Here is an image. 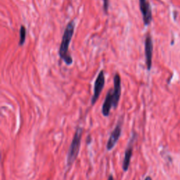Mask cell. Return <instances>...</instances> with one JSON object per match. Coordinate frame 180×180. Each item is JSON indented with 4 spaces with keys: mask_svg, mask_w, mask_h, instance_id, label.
Segmentation results:
<instances>
[{
    "mask_svg": "<svg viewBox=\"0 0 180 180\" xmlns=\"http://www.w3.org/2000/svg\"><path fill=\"white\" fill-rule=\"evenodd\" d=\"M145 180H152V179H151V177H146V179H145Z\"/></svg>",
    "mask_w": 180,
    "mask_h": 180,
    "instance_id": "obj_13",
    "label": "cell"
},
{
    "mask_svg": "<svg viewBox=\"0 0 180 180\" xmlns=\"http://www.w3.org/2000/svg\"><path fill=\"white\" fill-rule=\"evenodd\" d=\"M26 37V29L23 26H21L20 29V41H19V45H23Z\"/></svg>",
    "mask_w": 180,
    "mask_h": 180,
    "instance_id": "obj_10",
    "label": "cell"
},
{
    "mask_svg": "<svg viewBox=\"0 0 180 180\" xmlns=\"http://www.w3.org/2000/svg\"><path fill=\"white\" fill-rule=\"evenodd\" d=\"M75 21H71L67 25L62 37L61 43L59 49V56L67 65H71L73 62L72 56L69 53V46L74 34Z\"/></svg>",
    "mask_w": 180,
    "mask_h": 180,
    "instance_id": "obj_1",
    "label": "cell"
},
{
    "mask_svg": "<svg viewBox=\"0 0 180 180\" xmlns=\"http://www.w3.org/2000/svg\"><path fill=\"white\" fill-rule=\"evenodd\" d=\"M145 55L147 69L150 70L152 66L153 56V41L150 35H148L145 40Z\"/></svg>",
    "mask_w": 180,
    "mask_h": 180,
    "instance_id": "obj_8",
    "label": "cell"
},
{
    "mask_svg": "<svg viewBox=\"0 0 180 180\" xmlns=\"http://www.w3.org/2000/svg\"><path fill=\"white\" fill-rule=\"evenodd\" d=\"M139 6L144 24L148 26L151 23L152 20V12H151L150 4L147 0H139Z\"/></svg>",
    "mask_w": 180,
    "mask_h": 180,
    "instance_id": "obj_5",
    "label": "cell"
},
{
    "mask_svg": "<svg viewBox=\"0 0 180 180\" xmlns=\"http://www.w3.org/2000/svg\"><path fill=\"white\" fill-rule=\"evenodd\" d=\"M135 134L132 135L131 139H130L129 143H128L127 147L126 149L125 152V156L123 160V163H122V170L124 172H127L129 168L130 161H131L132 156V151H133V146L134 142L135 141Z\"/></svg>",
    "mask_w": 180,
    "mask_h": 180,
    "instance_id": "obj_6",
    "label": "cell"
},
{
    "mask_svg": "<svg viewBox=\"0 0 180 180\" xmlns=\"http://www.w3.org/2000/svg\"><path fill=\"white\" fill-rule=\"evenodd\" d=\"M83 132V128L78 127L76 129L75 133L72 142H71L68 153L67 158V164L69 167L73 164L75 160L77 159L78 154H79Z\"/></svg>",
    "mask_w": 180,
    "mask_h": 180,
    "instance_id": "obj_2",
    "label": "cell"
},
{
    "mask_svg": "<svg viewBox=\"0 0 180 180\" xmlns=\"http://www.w3.org/2000/svg\"><path fill=\"white\" fill-rule=\"evenodd\" d=\"M114 87L113 89V97L114 101L113 108H116L118 106L119 101H120V96H121V79L119 73L115 75L113 78Z\"/></svg>",
    "mask_w": 180,
    "mask_h": 180,
    "instance_id": "obj_7",
    "label": "cell"
},
{
    "mask_svg": "<svg viewBox=\"0 0 180 180\" xmlns=\"http://www.w3.org/2000/svg\"><path fill=\"white\" fill-rule=\"evenodd\" d=\"M122 123H123V119L120 118L117 122L116 127H115V129L110 134V136L106 144V149L108 151H111L115 147V144L118 142L119 139L120 137L121 132H122Z\"/></svg>",
    "mask_w": 180,
    "mask_h": 180,
    "instance_id": "obj_3",
    "label": "cell"
},
{
    "mask_svg": "<svg viewBox=\"0 0 180 180\" xmlns=\"http://www.w3.org/2000/svg\"><path fill=\"white\" fill-rule=\"evenodd\" d=\"M105 85V75L104 72L103 70H101L99 74L98 75L97 79H96L95 83H94V95L92 97V106H94L97 102L98 99H99V96L102 92L103 87Z\"/></svg>",
    "mask_w": 180,
    "mask_h": 180,
    "instance_id": "obj_4",
    "label": "cell"
},
{
    "mask_svg": "<svg viewBox=\"0 0 180 180\" xmlns=\"http://www.w3.org/2000/svg\"><path fill=\"white\" fill-rule=\"evenodd\" d=\"M103 10L105 13H108V6H109V0H103Z\"/></svg>",
    "mask_w": 180,
    "mask_h": 180,
    "instance_id": "obj_11",
    "label": "cell"
},
{
    "mask_svg": "<svg viewBox=\"0 0 180 180\" xmlns=\"http://www.w3.org/2000/svg\"><path fill=\"white\" fill-rule=\"evenodd\" d=\"M108 180H114V178H113V174H110V175L108 176Z\"/></svg>",
    "mask_w": 180,
    "mask_h": 180,
    "instance_id": "obj_12",
    "label": "cell"
},
{
    "mask_svg": "<svg viewBox=\"0 0 180 180\" xmlns=\"http://www.w3.org/2000/svg\"><path fill=\"white\" fill-rule=\"evenodd\" d=\"M114 101L113 97V89H110L107 93L105 101L102 106V114L103 116L108 117L110 114V111L112 107H113Z\"/></svg>",
    "mask_w": 180,
    "mask_h": 180,
    "instance_id": "obj_9",
    "label": "cell"
}]
</instances>
